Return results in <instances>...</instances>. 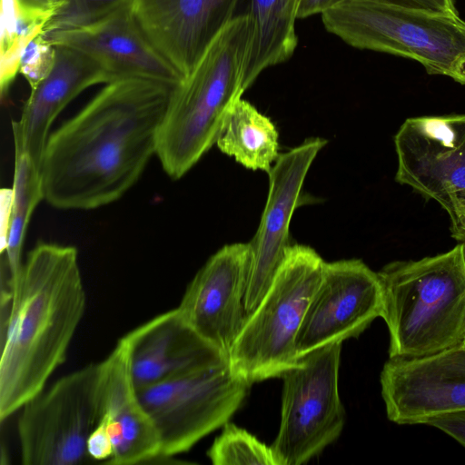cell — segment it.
<instances>
[{"mask_svg":"<svg viewBox=\"0 0 465 465\" xmlns=\"http://www.w3.org/2000/svg\"><path fill=\"white\" fill-rule=\"evenodd\" d=\"M173 88L141 78L105 84L50 134L40 166L44 200L90 210L120 199L156 155Z\"/></svg>","mask_w":465,"mask_h":465,"instance_id":"1","label":"cell"},{"mask_svg":"<svg viewBox=\"0 0 465 465\" xmlns=\"http://www.w3.org/2000/svg\"><path fill=\"white\" fill-rule=\"evenodd\" d=\"M0 360V420L9 418L44 387L64 361L86 307L71 245L36 244L8 279Z\"/></svg>","mask_w":465,"mask_h":465,"instance_id":"2","label":"cell"},{"mask_svg":"<svg viewBox=\"0 0 465 465\" xmlns=\"http://www.w3.org/2000/svg\"><path fill=\"white\" fill-rule=\"evenodd\" d=\"M247 15L235 16L172 90L156 156L172 179L183 177L214 144L233 104L252 42Z\"/></svg>","mask_w":465,"mask_h":465,"instance_id":"3","label":"cell"},{"mask_svg":"<svg viewBox=\"0 0 465 465\" xmlns=\"http://www.w3.org/2000/svg\"><path fill=\"white\" fill-rule=\"evenodd\" d=\"M389 358H418L462 344L465 337V243L378 272Z\"/></svg>","mask_w":465,"mask_h":465,"instance_id":"4","label":"cell"},{"mask_svg":"<svg viewBox=\"0 0 465 465\" xmlns=\"http://www.w3.org/2000/svg\"><path fill=\"white\" fill-rule=\"evenodd\" d=\"M326 29L348 45L418 61L430 74L465 84V21L459 15L342 0L322 15Z\"/></svg>","mask_w":465,"mask_h":465,"instance_id":"5","label":"cell"},{"mask_svg":"<svg viewBox=\"0 0 465 465\" xmlns=\"http://www.w3.org/2000/svg\"><path fill=\"white\" fill-rule=\"evenodd\" d=\"M325 262L312 248L290 245L267 292L227 357L232 374L249 384L281 378L298 363L295 340Z\"/></svg>","mask_w":465,"mask_h":465,"instance_id":"6","label":"cell"},{"mask_svg":"<svg viewBox=\"0 0 465 465\" xmlns=\"http://www.w3.org/2000/svg\"><path fill=\"white\" fill-rule=\"evenodd\" d=\"M101 363L56 381L22 408L17 420L25 465H78L94 461L88 439L101 417Z\"/></svg>","mask_w":465,"mask_h":465,"instance_id":"7","label":"cell"},{"mask_svg":"<svg viewBox=\"0 0 465 465\" xmlns=\"http://www.w3.org/2000/svg\"><path fill=\"white\" fill-rule=\"evenodd\" d=\"M251 384L233 376L228 362L170 376L137 389L159 436L160 458L188 451L223 426L245 400Z\"/></svg>","mask_w":465,"mask_h":465,"instance_id":"8","label":"cell"},{"mask_svg":"<svg viewBox=\"0 0 465 465\" xmlns=\"http://www.w3.org/2000/svg\"><path fill=\"white\" fill-rule=\"evenodd\" d=\"M341 342L298 360L283 381L279 431L270 446L277 465H301L341 435L345 410L338 387Z\"/></svg>","mask_w":465,"mask_h":465,"instance_id":"9","label":"cell"},{"mask_svg":"<svg viewBox=\"0 0 465 465\" xmlns=\"http://www.w3.org/2000/svg\"><path fill=\"white\" fill-rule=\"evenodd\" d=\"M394 144L396 182L439 203L465 243V114L408 118Z\"/></svg>","mask_w":465,"mask_h":465,"instance_id":"10","label":"cell"},{"mask_svg":"<svg viewBox=\"0 0 465 465\" xmlns=\"http://www.w3.org/2000/svg\"><path fill=\"white\" fill-rule=\"evenodd\" d=\"M382 305L379 274L362 261L325 262L295 340L297 359L327 344L358 337L381 316Z\"/></svg>","mask_w":465,"mask_h":465,"instance_id":"11","label":"cell"},{"mask_svg":"<svg viewBox=\"0 0 465 465\" xmlns=\"http://www.w3.org/2000/svg\"><path fill=\"white\" fill-rule=\"evenodd\" d=\"M380 381L387 417L396 424H426L433 417L465 411V346L389 358Z\"/></svg>","mask_w":465,"mask_h":465,"instance_id":"12","label":"cell"},{"mask_svg":"<svg viewBox=\"0 0 465 465\" xmlns=\"http://www.w3.org/2000/svg\"><path fill=\"white\" fill-rule=\"evenodd\" d=\"M325 144L322 138L308 139L279 155L268 173V197L257 232L249 242L251 262L244 295L248 315L267 292L286 255L290 223L302 201L305 177Z\"/></svg>","mask_w":465,"mask_h":465,"instance_id":"13","label":"cell"},{"mask_svg":"<svg viewBox=\"0 0 465 465\" xmlns=\"http://www.w3.org/2000/svg\"><path fill=\"white\" fill-rule=\"evenodd\" d=\"M45 36L55 46L74 50L92 60L110 82L141 78L174 87L184 78L146 36L131 3L92 23Z\"/></svg>","mask_w":465,"mask_h":465,"instance_id":"14","label":"cell"},{"mask_svg":"<svg viewBox=\"0 0 465 465\" xmlns=\"http://www.w3.org/2000/svg\"><path fill=\"white\" fill-rule=\"evenodd\" d=\"M250 262L249 243L223 246L198 271L177 307L184 321L226 357L248 316L244 295Z\"/></svg>","mask_w":465,"mask_h":465,"instance_id":"15","label":"cell"},{"mask_svg":"<svg viewBox=\"0 0 465 465\" xmlns=\"http://www.w3.org/2000/svg\"><path fill=\"white\" fill-rule=\"evenodd\" d=\"M242 0H131L142 29L159 53L185 77Z\"/></svg>","mask_w":465,"mask_h":465,"instance_id":"16","label":"cell"},{"mask_svg":"<svg viewBox=\"0 0 465 465\" xmlns=\"http://www.w3.org/2000/svg\"><path fill=\"white\" fill-rule=\"evenodd\" d=\"M100 363L99 422L105 426L114 450L106 463L130 465L160 458L158 433L133 381L125 336Z\"/></svg>","mask_w":465,"mask_h":465,"instance_id":"17","label":"cell"},{"mask_svg":"<svg viewBox=\"0 0 465 465\" xmlns=\"http://www.w3.org/2000/svg\"><path fill=\"white\" fill-rule=\"evenodd\" d=\"M124 336L136 389L187 371L228 362L223 352L184 321L177 308L153 317Z\"/></svg>","mask_w":465,"mask_h":465,"instance_id":"18","label":"cell"},{"mask_svg":"<svg viewBox=\"0 0 465 465\" xmlns=\"http://www.w3.org/2000/svg\"><path fill=\"white\" fill-rule=\"evenodd\" d=\"M107 74L74 50L56 46V60L49 75L31 90L18 121L12 122L15 148L41 166L50 129L59 114L87 88L108 84Z\"/></svg>","mask_w":465,"mask_h":465,"instance_id":"19","label":"cell"},{"mask_svg":"<svg viewBox=\"0 0 465 465\" xmlns=\"http://www.w3.org/2000/svg\"><path fill=\"white\" fill-rule=\"evenodd\" d=\"M299 0H242L238 15H247L252 35L243 68L242 89H248L266 68L287 61L297 45Z\"/></svg>","mask_w":465,"mask_h":465,"instance_id":"20","label":"cell"},{"mask_svg":"<svg viewBox=\"0 0 465 465\" xmlns=\"http://www.w3.org/2000/svg\"><path fill=\"white\" fill-rule=\"evenodd\" d=\"M278 138L272 122L241 97L231 108L216 144L244 167L269 173L279 157Z\"/></svg>","mask_w":465,"mask_h":465,"instance_id":"21","label":"cell"},{"mask_svg":"<svg viewBox=\"0 0 465 465\" xmlns=\"http://www.w3.org/2000/svg\"><path fill=\"white\" fill-rule=\"evenodd\" d=\"M12 190L10 224L5 250L9 280L15 278L21 269L25 232L35 208L44 200L40 167L18 148H15Z\"/></svg>","mask_w":465,"mask_h":465,"instance_id":"22","label":"cell"},{"mask_svg":"<svg viewBox=\"0 0 465 465\" xmlns=\"http://www.w3.org/2000/svg\"><path fill=\"white\" fill-rule=\"evenodd\" d=\"M64 5V0H1L0 41L9 46H25L45 33Z\"/></svg>","mask_w":465,"mask_h":465,"instance_id":"23","label":"cell"},{"mask_svg":"<svg viewBox=\"0 0 465 465\" xmlns=\"http://www.w3.org/2000/svg\"><path fill=\"white\" fill-rule=\"evenodd\" d=\"M213 465H277L270 446L227 421L207 451Z\"/></svg>","mask_w":465,"mask_h":465,"instance_id":"24","label":"cell"},{"mask_svg":"<svg viewBox=\"0 0 465 465\" xmlns=\"http://www.w3.org/2000/svg\"><path fill=\"white\" fill-rule=\"evenodd\" d=\"M64 6L51 22L45 34L92 23L130 4L131 0H64Z\"/></svg>","mask_w":465,"mask_h":465,"instance_id":"25","label":"cell"},{"mask_svg":"<svg viewBox=\"0 0 465 465\" xmlns=\"http://www.w3.org/2000/svg\"><path fill=\"white\" fill-rule=\"evenodd\" d=\"M55 60L56 46L44 34L39 35L24 48L19 62V74L25 77L32 90L49 75Z\"/></svg>","mask_w":465,"mask_h":465,"instance_id":"26","label":"cell"},{"mask_svg":"<svg viewBox=\"0 0 465 465\" xmlns=\"http://www.w3.org/2000/svg\"><path fill=\"white\" fill-rule=\"evenodd\" d=\"M379 3L434 14L459 15L454 0H373Z\"/></svg>","mask_w":465,"mask_h":465,"instance_id":"27","label":"cell"},{"mask_svg":"<svg viewBox=\"0 0 465 465\" xmlns=\"http://www.w3.org/2000/svg\"><path fill=\"white\" fill-rule=\"evenodd\" d=\"M425 425L443 431L465 448V411L433 417Z\"/></svg>","mask_w":465,"mask_h":465,"instance_id":"28","label":"cell"},{"mask_svg":"<svg viewBox=\"0 0 465 465\" xmlns=\"http://www.w3.org/2000/svg\"><path fill=\"white\" fill-rule=\"evenodd\" d=\"M88 453L93 460H106L113 456V443L105 426L100 422L91 433L87 442Z\"/></svg>","mask_w":465,"mask_h":465,"instance_id":"29","label":"cell"},{"mask_svg":"<svg viewBox=\"0 0 465 465\" xmlns=\"http://www.w3.org/2000/svg\"><path fill=\"white\" fill-rule=\"evenodd\" d=\"M13 190L4 188L0 193V213H1V253L5 252L7 242V235L10 224L11 205Z\"/></svg>","mask_w":465,"mask_h":465,"instance_id":"30","label":"cell"},{"mask_svg":"<svg viewBox=\"0 0 465 465\" xmlns=\"http://www.w3.org/2000/svg\"><path fill=\"white\" fill-rule=\"evenodd\" d=\"M342 0H299L297 18H305L313 15H322Z\"/></svg>","mask_w":465,"mask_h":465,"instance_id":"31","label":"cell"},{"mask_svg":"<svg viewBox=\"0 0 465 465\" xmlns=\"http://www.w3.org/2000/svg\"><path fill=\"white\" fill-rule=\"evenodd\" d=\"M462 344H463V345L465 346V337H464V340H463V342H462Z\"/></svg>","mask_w":465,"mask_h":465,"instance_id":"32","label":"cell"}]
</instances>
